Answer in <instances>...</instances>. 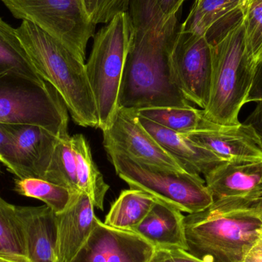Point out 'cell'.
<instances>
[{
    "mask_svg": "<svg viewBox=\"0 0 262 262\" xmlns=\"http://www.w3.org/2000/svg\"><path fill=\"white\" fill-rule=\"evenodd\" d=\"M185 0H158L159 6L166 20L177 15Z\"/></svg>",
    "mask_w": 262,
    "mask_h": 262,
    "instance_id": "f546056e",
    "label": "cell"
},
{
    "mask_svg": "<svg viewBox=\"0 0 262 262\" xmlns=\"http://www.w3.org/2000/svg\"><path fill=\"white\" fill-rule=\"evenodd\" d=\"M149 262H172L166 249H156L154 256Z\"/></svg>",
    "mask_w": 262,
    "mask_h": 262,
    "instance_id": "836d02e7",
    "label": "cell"
},
{
    "mask_svg": "<svg viewBox=\"0 0 262 262\" xmlns=\"http://www.w3.org/2000/svg\"><path fill=\"white\" fill-rule=\"evenodd\" d=\"M157 201L155 197L140 189L123 190L111 206L104 223L120 230L130 231L141 223Z\"/></svg>",
    "mask_w": 262,
    "mask_h": 262,
    "instance_id": "7402d4cb",
    "label": "cell"
},
{
    "mask_svg": "<svg viewBox=\"0 0 262 262\" xmlns=\"http://www.w3.org/2000/svg\"><path fill=\"white\" fill-rule=\"evenodd\" d=\"M172 81L189 102L204 110L209 104L212 75L210 43L205 35L177 32L170 57Z\"/></svg>",
    "mask_w": 262,
    "mask_h": 262,
    "instance_id": "9c48e42d",
    "label": "cell"
},
{
    "mask_svg": "<svg viewBox=\"0 0 262 262\" xmlns=\"http://www.w3.org/2000/svg\"><path fill=\"white\" fill-rule=\"evenodd\" d=\"M0 254L21 255L29 258L24 228L18 216L17 206L8 203L1 196Z\"/></svg>",
    "mask_w": 262,
    "mask_h": 262,
    "instance_id": "484cf974",
    "label": "cell"
},
{
    "mask_svg": "<svg viewBox=\"0 0 262 262\" xmlns=\"http://www.w3.org/2000/svg\"><path fill=\"white\" fill-rule=\"evenodd\" d=\"M10 75L35 82L46 81L31 64L15 29L0 18V78Z\"/></svg>",
    "mask_w": 262,
    "mask_h": 262,
    "instance_id": "44dd1931",
    "label": "cell"
},
{
    "mask_svg": "<svg viewBox=\"0 0 262 262\" xmlns=\"http://www.w3.org/2000/svg\"><path fill=\"white\" fill-rule=\"evenodd\" d=\"M180 26L177 15L166 23L133 26L119 107L191 106L174 84L171 74V53Z\"/></svg>",
    "mask_w": 262,
    "mask_h": 262,
    "instance_id": "6da1fadb",
    "label": "cell"
},
{
    "mask_svg": "<svg viewBox=\"0 0 262 262\" xmlns=\"http://www.w3.org/2000/svg\"><path fill=\"white\" fill-rule=\"evenodd\" d=\"M155 252L137 234L110 227L98 220L72 262H149Z\"/></svg>",
    "mask_w": 262,
    "mask_h": 262,
    "instance_id": "7c38bea8",
    "label": "cell"
},
{
    "mask_svg": "<svg viewBox=\"0 0 262 262\" xmlns=\"http://www.w3.org/2000/svg\"><path fill=\"white\" fill-rule=\"evenodd\" d=\"M14 190L23 196L43 202L55 214L62 212L73 192L67 188L36 177L15 179Z\"/></svg>",
    "mask_w": 262,
    "mask_h": 262,
    "instance_id": "d4e9b609",
    "label": "cell"
},
{
    "mask_svg": "<svg viewBox=\"0 0 262 262\" xmlns=\"http://www.w3.org/2000/svg\"><path fill=\"white\" fill-rule=\"evenodd\" d=\"M71 138L76 163L78 191L87 194L95 208L103 211L104 199L110 186L94 161L90 146L84 135L75 134Z\"/></svg>",
    "mask_w": 262,
    "mask_h": 262,
    "instance_id": "ffe728a7",
    "label": "cell"
},
{
    "mask_svg": "<svg viewBox=\"0 0 262 262\" xmlns=\"http://www.w3.org/2000/svg\"><path fill=\"white\" fill-rule=\"evenodd\" d=\"M69 114L61 95L48 81L13 75L0 78V124L36 126L66 137Z\"/></svg>",
    "mask_w": 262,
    "mask_h": 262,
    "instance_id": "52a82bcc",
    "label": "cell"
},
{
    "mask_svg": "<svg viewBox=\"0 0 262 262\" xmlns=\"http://www.w3.org/2000/svg\"><path fill=\"white\" fill-rule=\"evenodd\" d=\"M71 136L59 137L43 175V180L79 192L77 183L76 163L72 149Z\"/></svg>",
    "mask_w": 262,
    "mask_h": 262,
    "instance_id": "cb8c5ba5",
    "label": "cell"
},
{
    "mask_svg": "<svg viewBox=\"0 0 262 262\" xmlns=\"http://www.w3.org/2000/svg\"><path fill=\"white\" fill-rule=\"evenodd\" d=\"M130 0H84L86 10L95 25L107 24L118 14L128 12Z\"/></svg>",
    "mask_w": 262,
    "mask_h": 262,
    "instance_id": "83f0119b",
    "label": "cell"
},
{
    "mask_svg": "<svg viewBox=\"0 0 262 262\" xmlns=\"http://www.w3.org/2000/svg\"><path fill=\"white\" fill-rule=\"evenodd\" d=\"M95 206L82 192L72 194L67 207L55 214L56 262H72L96 226Z\"/></svg>",
    "mask_w": 262,
    "mask_h": 262,
    "instance_id": "4fadbf2b",
    "label": "cell"
},
{
    "mask_svg": "<svg viewBox=\"0 0 262 262\" xmlns=\"http://www.w3.org/2000/svg\"><path fill=\"white\" fill-rule=\"evenodd\" d=\"M103 137L104 148L114 149L134 161L180 172H191L146 130L137 109L119 107L112 125L103 131Z\"/></svg>",
    "mask_w": 262,
    "mask_h": 262,
    "instance_id": "30bf717a",
    "label": "cell"
},
{
    "mask_svg": "<svg viewBox=\"0 0 262 262\" xmlns=\"http://www.w3.org/2000/svg\"><path fill=\"white\" fill-rule=\"evenodd\" d=\"M209 42L212 48V83L209 104L203 110V115L219 125H237L257 61L246 49L242 16Z\"/></svg>",
    "mask_w": 262,
    "mask_h": 262,
    "instance_id": "277c9868",
    "label": "cell"
},
{
    "mask_svg": "<svg viewBox=\"0 0 262 262\" xmlns=\"http://www.w3.org/2000/svg\"><path fill=\"white\" fill-rule=\"evenodd\" d=\"M185 215L173 206L157 200L140 224L131 229L156 249L186 250Z\"/></svg>",
    "mask_w": 262,
    "mask_h": 262,
    "instance_id": "e0dca14e",
    "label": "cell"
},
{
    "mask_svg": "<svg viewBox=\"0 0 262 262\" xmlns=\"http://www.w3.org/2000/svg\"><path fill=\"white\" fill-rule=\"evenodd\" d=\"M15 30L32 67L58 91L74 122L81 127L98 128V112L85 63L32 23L23 21Z\"/></svg>",
    "mask_w": 262,
    "mask_h": 262,
    "instance_id": "3957f363",
    "label": "cell"
},
{
    "mask_svg": "<svg viewBox=\"0 0 262 262\" xmlns=\"http://www.w3.org/2000/svg\"><path fill=\"white\" fill-rule=\"evenodd\" d=\"M254 102L256 107L248 120V124L255 127L262 137V50L255 63L253 81L246 103Z\"/></svg>",
    "mask_w": 262,
    "mask_h": 262,
    "instance_id": "f1b7e54d",
    "label": "cell"
},
{
    "mask_svg": "<svg viewBox=\"0 0 262 262\" xmlns=\"http://www.w3.org/2000/svg\"><path fill=\"white\" fill-rule=\"evenodd\" d=\"M242 18L246 49L257 60L262 50V0H245Z\"/></svg>",
    "mask_w": 262,
    "mask_h": 262,
    "instance_id": "4316f807",
    "label": "cell"
},
{
    "mask_svg": "<svg viewBox=\"0 0 262 262\" xmlns=\"http://www.w3.org/2000/svg\"><path fill=\"white\" fill-rule=\"evenodd\" d=\"M104 149L116 173L130 189L144 191L188 214L201 212L213 203L206 181L199 174L144 164L110 148Z\"/></svg>",
    "mask_w": 262,
    "mask_h": 262,
    "instance_id": "8992f818",
    "label": "cell"
},
{
    "mask_svg": "<svg viewBox=\"0 0 262 262\" xmlns=\"http://www.w3.org/2000/svg\"><path fill=\"white\" fill-rule=\"evenodd\" d=\"M245 0H195L186 19L184 32L213 37L242 16Z\"/></svg>",
    "mask_w": 262,
    "mask_h": 262,
    "instance_id": "d6986e66",
    "label": "cell"
},
{
    "mask_svg": "<svg viewBox=\"0 0 262 262\" xmlns=\"http://www.w3.org/2000/svg\"><path fill=\"white\" fill-rule=\"evenodd\" d=\"M9 143L0 158L17 179L42 178L58 137L36 126L7 125Z\"/></svg>",
    "mask_w": 262,
    "mask_h": 262,
    "instance_id": "8fae6325",
    "label": "cell"
},
{
    "mask_svg": "<svg viewBox=\"0 0 262 262\" xmlns=\"http://www.w3.org/2000/svg\"><path fill=\"white\" fill-rule=\"evenodd\" d=\"M140 120L155 140L172 157L183 163L189 172L206 176L226 162L191 140L186 134L169 130L140 117Z\"/></svg>",
    "mask_w": 262,
    "mask_h": 262,
    "instance_id": "2e32d148",
    "label": "cell"
},
{
    "mask_svg": "<svg viewBox=\"0 0 262 262\" xmlns=\"http://www.w3.org/2000/svg\"><path fill=\"white\" fill-rule=\"evenodd\" d=\"M183 223L189 255L204 262H243L262 231V189L215 200Z\"/></svg>",
    "mask_w": 262,
    "mask_h": 262,
    "instance_id": "7a4b0ae2",
    "label": "cell"
},
{
    "mask_svg": "<svg viewBox=\"0 0 262 262\" xmlns=\"http://www.w3.org/2000/svg\"><path fill=\"white\" fill-rule=\"evenodd\" d=\"M32 262H56L55 213L47 206H17Z\"/></svg>",
    "mask_w": 262,
    "mask_h": 262,
    "instance_id": "ac0fdd59",
    "label": "cell"
},
{
    "mask_svg": "<svg viewBox=\"0 0 262 262\" xmlns=\"http://www.w3.org/2000/svg\"><path fill=\"white\" fill-rule=\"evenodd\" d=\"M9 138H10V135H9L7 125L0 124V158L9 143Z\"/></svg>",
    "mask_w": 262,
    "mask_h": 262,
    "instance_id": "d6a6232c",
    "label": "cell"
},
{
    "mask_svg": "<svg viewBox=\"0 0 262 262\" xmlns=\"http://www.w3.org/2000/svg\"><path fill=\"white\" fill-rule=\"evenodd\" d=\"M214 200L244 196L262 189V160L226 161L205 176Z\"/></svg>",
    "mask_w": 262,
    "mask_h": 262,
    "instance_id": "9a60e30c",
    "label": "cell"
},
{
    "mask_svg": "<svg viewBox=\"0 0 262 262\" xmlns=\"http://www.w3.org/2000/svg\"><path fill=\"white\" fill-rule=\"evenodd\" d=\"M186 135L224 161L262 160V137L249 124H217L213 128L195 130Z\"/></svg>",
    "mask_w": 262,
    "mask_h": 262,
    "instance_id": "5bb4252c",
    "label": "cell"
},
{
    "mask_svg": "<svg viewBox=\"0 0 262 262\" xmlns=\"http://www.w3.org/2000/svg\"><path fill=\"white\" fill-rule=\"evenodd\" d=\"M137 110L140 118L180 134H186L195 130L213 128L217 125L205 118L203 110L192 106L146 107Z\"/></svg>",
    "mask_w": 262,
    "mask_h": 262,
    "instance_id": "603a6c76",
    "label": "cell"
},
{
    "mask_svg": "<svg viewBox=\"0 0 262 262\" xmlns=\"http://www.w3.org/2000/svg\"><path fill=\"white\" fill-rule=\"evenodd\" d=\"M12 15L27 21L64 45L84 62L88 42L96 25L84 0H1Z\"/></svg>",
    "mask_w": 262,
    "mask_h": 262,
    "instance_id": "ba28073f",
    "label": "cell"
},
{
    "mask_svg": "<svg viewBox=\"0 0 262 262\" xmlns=\"http://www.w3.org/2000/svg\"><path fill=\"white\" fill-rule=\"evenodd\" d=\"M243 262H262V231L258 239L246 254Z\"/></svg>",
    "mask_w": 262,
    "mask_h": 262,
    "instance_id": "4dcf8cb0",
    "label": "cell"
},
{
    "mask_svg": "<svg viewBox=\"0 0 262 262\" xmlns=\"http://www.w3.org/2000/svg\"><path fill=\"white\" fill-rule=\"evenodd\" d=\"M133 26L118 14L95 35L86 72L98 112V128L107 130L119 110V96Z\"/></svg>",
    "mask_w": 262,
    "mask_h": 262,
    "instance_id": "5b68a950",
    "label": "cell"
},
{
    "mask_svg": "<svg viewBox=\"0 0 262 262\" xmlns=\"http://www.w3.org/2000/svg\"><path fill=\"white\" fill-rule=\"evenodd\" d=\"M0 262H32L27 257L15 255H2L0 254Z\"/></svg>",
    "mask_w": 262,
    "mask_h": 262,
    "instance_id": "e575fe53",
    "label": "cell"
},
{
    "mask_svg": "<svg viewBox=\"0 0 262 262\" xmlns=\"http://www.w3.org/2000/svg\"><path fill=\"white\" fill-rule=\"evenodd\" d=\"M166 250L169 253L172 262H204L189 255L183 249L172 248V249H168Z\"/></svg>",
    "mask_w": 262,
    "mask_h": 262,
    "instance_id": "1f68e13d",
    "label": "cell"
}]
</instances>
